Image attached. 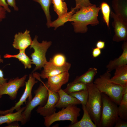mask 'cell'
Masks as SVG:
<instances>
[{"label":"cell","mask_w":127,"mask_h":127,"mask_svg":"<svg viewBox=\"0 0 127 127\" xmlns=\"http://www.w3.org/2000/svg\"><path fill=\"white\" fill-rule=\"evenodd\" d=\"M100 10V6L95 4L79 9L72 15L68 22H72L74 32L84 33L88 31L87 26H96L99 23L98 19V14Z\"/></svg>","instance_id":"6da1fadb"},{"label":"cell","mask_w":127,"mask_h":127,"mask_svg":"<svg viewBox=\"0 0 127 127\" xmlns=\"http://www.w3.org/2000/svg\"><path fill=\"white\" fill-rule=\"evenodd\" d=\"M110 72L106 71L96 79L93 83L102 93L107 95L118 105L122 98L124 89V87L110 81Z\"/></svg>","instance_id":"7a4b0ae2"},{"label":"cell","mask_w":127,"mask_h":127,"mask_svg":"<svg viewBox=\"0 0 127 127\" xmlns=\"http://www.w3.org/2000/svg\"><path fill=\"white\" fill-rule=\"evenodd\" d=\"M88 97L86 106L93 122L99 127L102 107L101 93L93 82L87 84Z\"/></svg>","instance_id":"3957f363"},{"label":"cell","mask_w":127,"mask_h":127,"mask_svg":"<svg viewBox=\"0 0 127 127\" xmlns=\"http://www.w3.org/2000/svg\"><path fill=\"white\" fill-rule=\"evenodd\" d=\"M102 110L99 127H112L119 116L118 104L107 95L102 93Z\"/></svg>","instance_id":"277c9868"},{"label":"cell","mask_w":127,"mask_h":127,"mask_svg":"<svg viewBox=\"0 0 127 127\" xmlns=\"http://www.w3.org/2000/svg\"><path fill=\"white\" fill-rule=\"evenodd\" d=\"M80 109L76 105H69L50 115L44 117V125L49 127L55 122L64 120L70 121L71 124H74L78 121V118L80 115Z\"/></svg>","instance_id":"5b68a950"},{"label":"cell","mask_w":127,"mask_h":127,"mask_svg":"<svg viewBox=\"0 0 127 127\" xmlns=\"http://www.w3.org/2000/svg\"><path fill=\"white\" fill-rule=\"evenodd\" d=\"M38 36L36 35L30 46V48H33L34 50L31 55L32 64L36 66L32 72L41 69L47 62L46 53L52 43L51 41L46 40H43L40 43L38 41Z\"/></svg>","instance_id":"8992f818"},{"label":"cell","mask_w":127,"mask_h":127,"mask_svg":"<svg viewBox=\"0 0 127 127\" xmlns=\"http://www.w3.org/2000/svg\"><path fill=\"white\" fill-rule=\"evenodd\" d=\"M34 97L29 101H28L25 108L22 114L27 122L31 117L32 111L39 106H43L46 103L48 96V88L45 83H41L34 91Z\"/></svg>","instance_id":"52a82bcc"},{"label":"cell","mask_w":127,"mask_h":127,"mask_svg":"<svg viewBox=\"0 0 127 127\" xmlns=\"http://www.w3.org/2000/svg\"><path fill=\"white\" fill-rule=\"evenodd\" d=\"M27 76L26 75L20 78L17 77L15 79H10L8 82L0 87V96L7 95L11 99H15L19 89L24 86Z\"/></svg>","instance_id":"ba28073f"},{"label":"cell","mask_w":127,"mask_h":127,"mask_svg":"<svg viewBox=\"0 0 127 127\" xmlns=\"http://www.w3.org/2000/svg\"><path fill=\"white\" fill-rule=\"evenodd\" d=\"M111 16L113 20L112 26L114 28L115 34L113 40L119 42L127 41V22L117 16L114 12H111Z\"/></svg>","instance_id":"9c48e42d"},{"label":"cell","mask_w":127,"mask_h":127,"mask_svg":"<svg viewBox=\"0 0 127 127\" xmlns=\"http://www.w3.org/2000/svg\"><path fill=\"white\" fill-rule=\"evenodd\" d=\"M48 95L46 103L43 106H39L36 110L37 113L44 117L50 115L56 112V105L59 98L58 92H52L48 88Z\"/></svg>","instance_id":"30bf717a"},{"label":"cell","mask_w":127,"mask_h":127,"mask_svg":"<svg viewBox=\"0 0 127 127\" xmlns=\"http://www.w3.org/2000/svg\"><path fill=\"white\" fill-rule=\"evenodd\" d=\"M38 81L35 80V77L32 74H30L28 80L27 82L25 81V87L23 94L14 106L9 109L10 113L13 112L15 110L17 111L20 109L21 106L24 103H26L27 98L28 101H29L32 99V89L34 85Z\"/></svg>","instance_id":"8fae6325"},{"label":"cell","mask_w":127,"mask_h":127,"mask_svg":"<svg viewBox=\"0 0 127 127\" xmlns=\"http://www.w3.org/2000/svg\"><path fill=\"white\" fill-rule=\"evenodd\" d=\"M70 74L68 71L48 78L45 83L48 88L52 91L57 92L62 86L68 81Z\"/></svg>","instance_id":"7c38bea8"},{"label":"cell","mask_w":127,"mask_h":127,"mask_svg":"<svg viewBox=\"0 0 127 127\" xmlns=\"http://www.w3.org/2000/svg\"><path fill=\"white\" fill-rule=\"evenodd\" d=\"M71 67V64L67 62L62 66H58L47 61L43 67V70L39 75L42 79H47L49 77L68 71Z\"/></svg>","instance_id":"4fadbf2b"},{"label":"cell","mask_w":127,"mask_h":127,"mask_svg":"<svg viewBox=\"0 0 127 127\" xmlns=\"http://www.w3.org/2000/svg\"><path fill=\"white\" fill-rule=\"evenodd\" d=\"M32 42L30 31L26 29L23 33L19 32L15 35L12 45L14 48L19 51L25 50Z\"/></svg>","instance_id":"5bb4252c"},{"label":"cell","mask_w":127,"mask_h":127,"mask_svg":"<svg viewBox=\"0 0 127 127\" xmlns=\"http://www.w3.org/2000/svg\"><path fill=\"white\" fill-rule=\"evenodd\" d=\"M123 52L118 58L111 60L107 65L106 71L110 72L113 70L124 65H127V41H124L122 44Z\"/></svg>","instance_id":"9a60e30c"},{"label":"cell","mask_w":127,"mask_h":127,"mask_svg":"<svg viewBox=\"0 0 127 127\" xmlns=\"http://www.w3.org/2000/svg\"><path fill=\"white\" fill-rule=\"evenodd\" d=\"M57 92L59 98L56 105V108H62L71 105L81 104L79 100L65 92L62 88Z\"/></svg>","instance_id":"2e32d148"},{"label":"cell","mask_w":127,"mask_h":127,"mask_svg":"<svg viewBox=\"0 0 127 127\" xmlns=\"http://www.w3.org/2000/svg\"><path fill=\"white\" fill-rule=\"evenodd\" d=\"M25 107H23L15 113H9L0 115V126L4 123L8 124L15 121H20L24 125L26 123L22 113Z\"/></svg>","instance_id":"e0dca14e"},{"label":"cell","mask_w":127,"mask_h":127,"mask_svg":"<svg viewBox=\"0 0 127 127\" xmlns=\"http://www.w3.org/2000/svg\"><path fill=\"white\" fill-rule=\"evenodd\" d=\"M110 82L124 87L127 86V65L119 67L115 70L114 75L111 78Z\"/></svg>","instance_id":"ac0fdd59"},{"label":"cell","mask_w":127,"mask_h":127,"mask_svg":"<svg viewBox=\"0 0 127 127\" xmlns=\"http://www.w3.org/2000/svg\"><path fill=\"white\" fill-rule=\"evenodd\" d=\"M114 13L127 22V0H112Z\"/></svg>","instance_id":"d6986e66"},{"label":"cell","mask_w":127,"mask_h":127,"mask_svg":"<svg viewBox=\"0 0 127 127\" xmlns=\"http://www.w3.org/2000/svg\"><path fill=\"white\" fill-rule=\"evenodd\" d=\"M82 105L83 115L81 119L77 122L68 125L69 127H97L92 121L85 105Z\"/></svg>","instance_id":"ffe728a7"},{"label":"cell","mask_w":127,"mask_h":127,"mask_svg":"<svg viewBox=\"0 0 127 127\" xmlns=\"http://www.w3.org/2000/svg\"><path fill=\"white\" fill-rule=\"evenodd\" d=\"M97 73V69L91 67L82 75L77 76L73 81L74 82H80L87 84L93 82L95 76Z\"/></svg>","instance_id":"44dd1931"},{"label":"cell","mask_w":127,"mask_h":127,"mask_svg":"<svg viewBox=\"0 0 127 127\" xmlns=\"http://www.w3.org/2000/svg\"><path fill=\"white\" fill-rule=\"evenodd\" d=\"M25 50L19 51L17 54L11 55L6 54L4 56L5 58H15L18 59L24 65L25 69H30L32 67V60L26 55Z\"/></svg>","instance_id":"7402d4cb"},{"label":"cell","mask_w":127,"mask_h":127,"mask_svg":"<svg viewBox=\"0 0 127 127\" xmlns=\"http://www.w3.org/2000/svg\"><path fill=\"white\" fill-rule=\"evenodd\" d=\"M118 107L119 117L124 120H127V87L124 89V93Z\"/></svg>","instance_id":"603a6c76"},{"label":"cell","mask_w":127,"mask_h":127,"mask_svg":"<svg viewBox=\"0 0 127 127\" xmlns=\"http://www.w3.org/2000/svg\"><path fill=\"white\" fill-rule=\"evenodd\" d=\"M75 10L74 8H71L70 11L64 15L58 17L57 19L52 22L50 27H54L56 30L59 27L63 26L64 24L68 21L72 15L75 12Z\"/></svg>","instance_id":"cb8c5ba5"},{"label":"cell","mask_w":127,"mask_h":127,"mask_svg":"<svg viewBox=\"0 0 127 127\" xmlns=\"http://www.w3.org/2000/svg\"><path fill=\"white\" fill-rule=\"evenodd\" d=\"M54 11L60 17L66 14L68 12V8L66 3L63 0H52Z\"/></svg>","instance_id":"d4e9b609"},{"label":"cell","mask_w":127,"mask_h":127,"mask_svg":"<svg viewBox=\"0 0 127 127\" xmlns=\"http://www.w3.org/2000/svg\"><path fill=\"white\" fill-rule=\"evenodd\" d=\"M39 3L41 5L46 17L47 22L46 25L48 27L50 28V25L52 21L51 16L50 12V7L52 3V0H32Z\"/></svg>","instance_id":"484cf974"},{"label":"cell","mask_w":127,"mask_h":127,"mask_svg":"<svg viewBox=\"0 0 127 127\" xmlns=\"http://www.w3.org/2000/svg\"><path fill=\"white\" fill-rule=\"evenodd\" d=\"M87 89V84L81 82L73 81L68 83L66 88L63 90L65 92L69 94L72 92Z\"/></svg>","instance_id":"4316f807"},{"label":"cell","mask_w":127,"mask_h":127,"mask_svg":"<svg viewBox=\"0 0 127 127\" xmlns=\"http://www.w3.org/2000/svg\"><path fill=\"white\" fill-rule=\"evenodd\" d=\"M69 94L79 100L82 105H86L88 97V92L87 89L72 92Z\"/></svg>","instance_id":"83f0119b"},{"label":"cell","mask_w":127,"mask_h":127,"mask_svg":"<svg viewBox=\"0 0 127 127\" xmlns=\"http://www.w3.org/2000/svg\"><path fill=\"white\" fill-rule=\"evenodd\" d=\"M49 61L52 64L58 66H62L67 62L65 56L61 53L55 54L50 59Z\"/></svg>","instance_id":"f1b7e54d"},{"label":"cell","mask_w":127,"mask_h":127,"mask_svg":"<svg viewBox=\"0 0 127 127\" xmlns=\"http://www.w3.org/2000/svg\"><path fill=\"white\" fill-rule=\"evenodd\" d=\"M100 7L103 20L108 27L109 28L111 12L110 7L107 3L104 2L101 3Z\"/></svg>","instance_id":"f546056e"},{"label":"cell","mask_w":127,"mask_h":127,"mask_svg":"<svg viewBox=\"0 0 127 127\" xmlns=\"http://www.w3.org/2000/svg\"><path fill=\"white\" fill-rule=\"evenodd\" d=\"M76 6L74 9L78 10L83 7H87L92 5L89 0H75Z\"/></svg>","instance_id":"4dcf8cb0"},{"label":"cell","mask_w":127,"mask_h":127,"mask_svg":"<svg viewBox=\"0 0 127 127\" xmlns=\"http://www.w3.org/2000/svg\"><path fill=\"white\" fill-rule=\"evenodd\" d=\"M114 127H127V121L122 119L119 117L115 123Z\"/></svg>","instance_id":"1f68e13d"},{"label":"cell","mask_w":127,"mask_h":127,"mask_svg":"<svg viewBox=\"0 0 127 127\" xmlns=\"http://www.w3.org/2000/svg\"><path fill=\"white\" fill-rule=\"evenodd\" d=\"M101 53V50L96 47L92 48V56L93 58H96L99 56Z\"/></svg>","instance_id":"d6a6232c"},{"label":"cell","mask_w":127,"mask_h":127,"mask_svg":"<svg viewBox=\"0 0 127 127\" xmlns=\"http://www.w3.org/2000/svg\"><path fill=\"white\" fill-rule=\"evenodd\" d=\"M7 3L8 5L12 7L15 11H17L19 10L18 7L16 5V1L17 0H6Z\"/></svg>","instance_id":"836d02e7"},{"label":"cell","mask_w":127,"mask_h":127,"mask_svg":"<svg viewBox=\"0 0 127 127\" xmlns=\"http://www.w3.org/2000/svg\"><path fill=\"white\" fill-rule=\"evenodd\" d=\"M0 6L3 7L7 12L10 13L11 10L8 7L6 0H0Z\"/></svg>","instance_id":"e575fe53"},{"label":"cell","mask_w":127,"mask_h":127,"mask_svg":"<svg viewBox=\"0 0 127 127\" xmlns=\"http://www.w3.org/2000/svg\"><path fill=\"white\" fill-rule=\"evenodd\" d=\"M6 12V10L3 7L0 6V22L5 18Z\"/></svg>","instance_id":"d590c367"},{"label":"cell","mask_w":127,"mask_h":127,"mask_svg":"<svg viewBox=\"0 0 127 127\" xmlns=\"http://www.w3.org/2000/svg\"><path fill=\"white\" fill-rule=\"evenodd\" d=\"M8 79L4 78L3 71L0 69V87L7 82Z\"/></svg>","instance_id":"8d00e7d4"},{"label":"cell","mask_w":127,"mask_h":127,"mask_svg":"<svg viewBox=\"0 0 127 127\" xmlns=\"http://www.w3.org/2000/svg\"><path fill=\"white\" fill-rule=\"evenodd\" d=\"M105 45V42L104 41L99 40L97 42L96 44V47L101 50L104 48Z\"/></svg>","instance_id":"74e56055"},{"label":"cell","mask_w":127,"mask_h":127,"mask_svg":"<svg viewBox=\"0 0 127 127\" xmlns=\"http://www.w3.org/2000/svg\"><path fill=\"white\" fill-rule=\"evenodd\" d=\"M18 121H15L12 122L8 124L7 126H5L6 127H20Z\"/></svg>","instance_id":"f35d334b"},{"label":"cell","mask_w":127,"mask_h":127,"mask_svg":"<svg viewBox=\"0 0 127 127\" xmlns=\"http://www.w3.org/2000/svg\"><path fill=\"white\" fill-rule=\"evenodd\" d=\"M2 96H0V98H1ZM10 113L9 109L4 111L0 110V114L1 115H5Z\"/></svg>","instance_id":"ab89813d"},{"label":"cell","mask_w":127,"mask_h":127,"mask_svg":"<svg viewBox=\"0 0 127 127\" xmlns=\"http://www.w3.org/2000/svg\"><path fill=\"white\" fill-rule=\"evenodd\" d=\"M3 60L1 58V56L0 54V63H3Z\"/></svg>","instance_id":"60d3db41"},{"label":"cell","mask_w":127,"mask_h":127,"mask_svg":"<svg viewBox=\"0 0 127 127\" xmlns=\"http://www.w3.org/2000/svg\"><path fill=\"white\" fill-rule=\"evenodd\" d=\"M63 1H64V0H63Z\"/></svg>","instance_id":"b9f144b4"},{"label":"cell","mask_w":127,"mask_h":127,"mask_svg":"<svg viewBox=\"0 0 127 127\" xmlns=\"http://www.w3.org/2000/svg\"></svg>","instance_id":"7bdbcfd3"}]
</instances>
